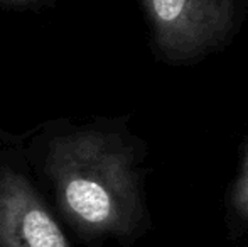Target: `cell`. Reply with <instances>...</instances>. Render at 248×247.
<instances>
[{
	"mask_svg": "<svg viewBox=\"0 0 248 247\" xmlns=\"http://www.w3.org/2000/svg\"><path fill=\"white\" fill-rule=\"evenodd\" d=\"M159 49L189 60L211 49L232 24V0H142Z\"/></svg>",
	"mask_w": 248,
	"mask_h": 247,
	"instance_id": "7a4b0ae2",
	"label": "cell"
},
{
	"mask_svg": "<svg viewBox=\"0 0 248 247\" xmlns=\"http://www.w3.org/2000/svg\"><path fill=\"white\" fill-rule=\"evenodd\" d=\"M233 201H235L236 210L242 214V217L248 220V148L242 165V171H240L238 176V183H236L235 188V198H233Z\"/></svg>",
	"mask_w": 248,
	"mask_h": 247,
	"instance_id": "277c9868",
	"label": "cell"
},
{
	"mask_svg": "<svg viewBox=\"0 0 248 247\" xmlns=\"http://www.w3.org/2000/svg\"><path fill=\"white\" fill-rule=\"evenodd\" d=\"M62 214L83 234L125 235L140 220L132 154L118 139L79 132L58 139L47 158Z\"/></svg>",
	"mask_w": 248,
	"mask_h": 247,
	"instance_id": "6da1fadb",
	"label": "cell"
},
{
	"mask_svg": "<svg viewBox=\"0 0 248 247\" xmlns=\"http://www.w3.org/2000/svg\"><path fill=\"white\" fill-rule=\"evenodd\" d=\"M3 2H9V3H31L32 0H3Z\"/></svg>",
	"mask_w": 248,
	"mask_h": 247,
	"instance_id": "5b68a950",
	"label": "cell"
},
{
	"mask_svg": "<svg viewBox=\"0 0 248 247\" xmlns=\"http://www.w3.org/2000/svg\"><path fill=\"white\" fill-rule=\"evenodd\" d=\"M0 247H71L24 176L0 175Z\"/></svg>",
	"mask_w": 248,
	"mask_h": 247,
	"instance_id": "3957f363",
	"label": "cell"
}]
</instances>
